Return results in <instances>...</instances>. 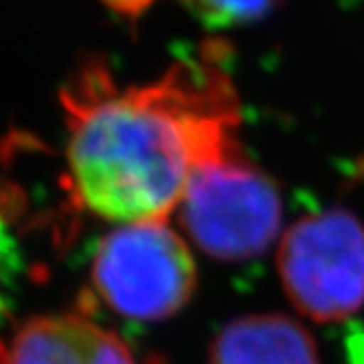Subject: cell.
I'll return each mask as SVG.
<instances>
[{"label":"cell","mask_w":364,"mask_h":364,"mask_svg":"<svg viewBox=\"0 0 364 364\" xmlns=\"http://www.w3.org/2000/svg\"><path fill=\"white\" fill-rule=\"evenodd\" d=\"M60 101L70 198L119 224L167 220L191 176L242 145L240 99L211 44L136 86L88 60Z\"/></svg>","instance_id":"obj_1"},{"label":"cell","mask_w":364,"mask_h":364,"mask_svg":"<svg viewBox=\"0 0 364 364\" xmlns=\"http://www.w3.org/2000/svg\"><path fill=\"white\" fill-rule=\"evenodd\" d=\"M178 211L187 237L224 264L266 252L281 226L274 182L248 161L242 145L191 176Z\"/></svg>","instance_id":"obj_2"},{"label":"cell","mask_w":364,"mask_h":364,"mask_svg":"<svg viewBox=\"0 0 364 364\" xmlns=\"http://www.w3.org/2000/svg\"><path fill=\"white\" fill-rule=\"evenodd\" d=\"M90 277L103 303L134 321L176 316L198 285L193 255L167 220L110 230L95 250Z\"/></svg>","instance_id":"obj_3"},{"label":"cell","mask_w":364,"mask_h":364,"mask_svg":"<svg viewBox=\"0 0 364 364\" xmlns=\"http://www.w3.org/2000/svg\"><path fill=\"white\" fill-rule=\"evenodd\" d=\"M283 290L318 323L349 318L364 303V228L345 211L296 222L279 248Z\"/></svg>","instance_id":"obj_4"},{"label":"cell","mask_w":364,"mask_h":364,"mask_svg":"<svg viewBox=\"0 0 364 364\" xmlns=\"http://www.w3.org/2000/svg\"><path fill=\"white\" fill-rule=\"evenodd\" d=\"M9 364H136L127 345L110 329L82 314L33 316L9 351Z\"/></svg>","instance_id":"obj_5"},{"label":"cell","mask_w":364,"mask_h":364,"mask_svg":"<svg viewBox=\"0 0 364 364\" xmlns=\"http://www.w3.org/2000/svg\"><path fill=\"white\" fill-rule=\"evenodd\" d=\"M209 364H321L314 338L290 316L252 314L228 323L211 345Z\"/></svg>","instance_id":"obj_6"},{"label":"cell","mask_w":364,"mask_h":364,"mask_svg":"<svg viewBox=\"0 0 364 364\" xmlns=\"http://www.w3.org/2000/svg\"><path fill=\"white\" fill-rule=\"evenodd\" d=\"M209 29H230L270 11L274 0H182Z\"/></svg>","instance_id":"obj_7"},{"label":"cell","mask_w":364,"mask_h":364,"mask_svg":"<svg viewBox=\"0 0 364 364\" xmlns=\"http://www.w3.org/2000/svg\"><path fill=\"white\" fill-rule=\"evenodd\" d=\"M101 3L123 18H139L154 5V0H101Z\"/></svg>","instance_id":"obj_8"},{"label":"cell","mask_w":364,"mask_h":364,"mask_svg":"<svg viewBox=\"0 0 364 364\" xmlns=\"http://www.w3.org/2000/svg\"><path fill=\"white\" fill-rule=\"evenodd\" d=\"M349 364H364V331H355L347 338Z\"/></svg>","instance_id":"obj_9"},{"label":"cell","mask_w":364,"mask_h":364,"mask_svg":"<svg viewBox=\"0 0 364 364\" xmlns=\"http://www.w3.org/2000/svg\"><path fill=\"white\" fill-rule=\"evenodd\" d=\"M0 364H9V351L0 343Z\"/></svg>","instance_id":"obj_10"}]
</instances>
